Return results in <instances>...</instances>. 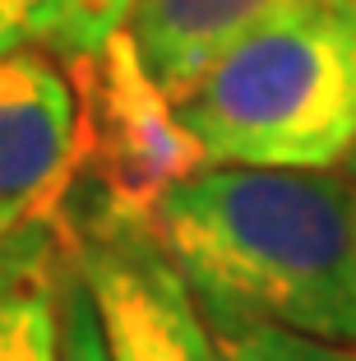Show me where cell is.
Masks as SVG:
<instances>
[{"label":"cell","instance_id":"obj_2","mask_svg":"<svg viewBox=\"0 0 356 361\" xmlns=\"http://www.w3.org/2000/svg\"><path fill=\"white\" fill-rule=\"evenodd\" d=\"M171 106L204 162L343 167L356 144V0H273Z\"/></svg>","mask_w":356,"mask_h":361},{"label":"cell","instance_id":"obj_4","mask_svg":"<svg viewBox=\"0 0 356 361\" xmlns=\"http://www.w3.org/2000/svg\"><path fill=\"white\" fill-rule=\"evenodd\" d=\"M84 149V116L65 75L32 47L0 56V250L61 209Z\"/></svg>","mask_w":356,"mask_h":361},{"label":"cell","instance_id":"obj_12","mask_svg":"<svg viewBox=\"0 0 356 361\" xmlns=\"http://www.w3.org/2000/svg\"><path fill=\"white\" fill-rule=\"evenodd\" d=\"M343 167H347V176H356V144H352V153H347V162H343Z\"/></svg>","mask_w":356,"mask_h":361},{"label":"cell","instance_id":"obj_11","mask_svg":"<svg viewBox=\"0 0 356 361\" xmlns=\"http://www.w3.org/2000/svg\"><path fill=\"white\" fill-rule=\"evenodd\" d=\"M70 0H0V56H14L32 42H56Z\"/></svg>","mask_w":356,"mask_h":361},{"label":"cell","instance_id":"obj_5","mask_svg":"<svg viewBox=\"0 0 356 361\" xmlns=\"http://www.w3.org/2000/svg\"><path fill=\"white\" fill-rule=\"evenodd\" d=\"M102 126L111 149V190L153 209V200L171 180L204 167L200 144L176 121V106L148 75L130 28H121L102 47Z\"/></svg>","mask_w":356,"mask_h":361},{"label":"cell","instance_id":"obj_6","mask_svg":"<svg viewBox=\"0 0 356 361\" xmlns=\"http://www.w3.org/2000/svg\"><path fill=\"white\" fill-rule=\"evenodd\" d=\"M61 209L0 250V361H61Z\"/></svg>","mask_w":356,"mask_h":361},{"label":"cell","instance_id":"obj_3","mask_svg":"<svg viewBox=\"0 0 356 361\" xmlns=\"http://www.w3.org/2000/svg\"><path fill=\"white\" fill-rule=\"evenodd\" d=\"M65 245L97 310L106 361H222L218 334L148 204L111 190L74 213Z\"/></svg>","mask_w":356,"mask_h":361},{"label":"cell","instance_id":"obj_10","mask_svg":"<svg viewBox=\"0 0 356 361\" xmlns=\"http://www.w3.org/2000/svg\"><path fill=\"white\" fill-rule=\"evenodd\" d=\"M130 10H135V0H70V14L56 32V47L74 61L97 56L130 23Z\"/></svg>","mask_w":356,"mask_h":361},{"label":"cell","instance_id":"obj_7","mask_svg":"<svg viewBox=\"0 0 356 361\" xmlns=\"http://www.w3.org/2000/svg\"><path fill=\"white\" fill-rule=\"evenodd\" d=\"M273 0H135L130 37L167 97H180L204 65Z\"/></svg>","mask_w":356,"mask_h":361},{"label":"cell","instance_id":"obj_8","mask_svg":"<svg viewBox=\"0 0 356 361\" xmlns=\"http://www.w3.org/2000/svg\"><path fill=\"white\" fill-rule=\"evenodd\" d=\"M222 361H356V343H329L314 334H296L283 324H222Z\"/></svg>","mask_w":356,"mask_h":361},{"label":"cell","instance_id":"obj_9","mask_svg":"<svg viewBox=\"0 0 356 361\" xmlns=\"http://www.w3.org/2000/svg\"><path fill=\"white\" fill-rule=\"evenodd\" d=\"M61 361H106L97 310L70 259V245H65V269H61Z\"/></svg>","mask_w":356,"mask_h":361},{"label":"cell","instance_id":"obj_1","mask_svg":"<svg viewBox=\"0 0 356 361\" xmlns=\"http://www.w3.org/2000/svg\"><path fill=\"white\" fill-rule=\"evenodd\" d=\"M153 223L213 329L356 343V176L204 162L153 200Z\"/></svg>","mask_w":356,"mask_h":361}]
</instances>
